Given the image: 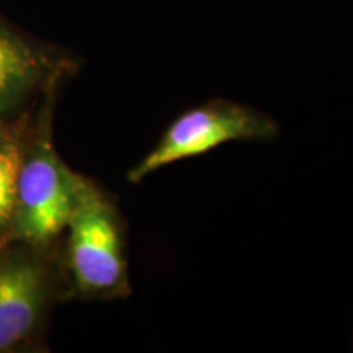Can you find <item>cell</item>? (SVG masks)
Here are the masks:
<instances>
[{
	"label": "cell",
	"instance_id": "1",
	"mask_svg": "<svg viewBox=\"0 0 353 353\" xmlns=\"http://www.w3.org/2000/svg\"><path fill=\"white\" fill-rule=\"evenodd\" d=\"M57 88L44 94L37 120L30 123L17 175L10 241L50 247L68 226L92 180L76 174L59 157L52 141V108Z\"/></svg>",
	"mask_w": 353,
	"mask_h": 353
},
{
	"label": "cell",
	"instance_id": "2",
	"mask_svg": "<svg viewBox=\"0 0 353 353\" xmlns=\"http://www.w3.org/2000/svg\"><path fill=\"white\" fill-rule=\"evenodd\" d=\"M65 229L64 268L70 291L87 299L128 296L131 288L120 213L94 182Z\"/></svg>",
	"mask_w": 353,
	"mask_h": 353
},
{
	"label": "cell",
	"instance_id": "3",
	"mask_svg": "<svg viewBox=\"0 0 353 353\" xmlns=\"http://www.w3.org/2000/svg\"><path fill=\"white\" fill-rule=\"evenodd\" d=\"M278 134L276 121L259 110L228 100H211L175 118L156 148L128 172L131 183L183 159L203 156L232 141H267Z\"/></svg>",
	"mask_w": 353,
	"mask_h": 353
},
{
	"label": "cell",
	"instance_id": "4",
	"mask_svg": "<svg viewBox=\"0 0 353 353\" xmlns=\"http://www.w3.org/2000/svg\"><path fill=\"white\" fill-rule=\"evenodd\" d=\"M48 247L20 241L0 245V353L32 345L54 296Z\"/></svg>",
	"mask_w": 353,
	"mask_h": 353
},
{
	"label": "cell",
	"instance_id": "5",
	"mask_svg": "<svg viewBox=\"0 0 353 353\" xmlns=\"http://www.w3.org/2000/svg\"><path fill=\"white\" fill-rule=\"evenodd\" d=\"M79 70L61 48L30 37L0 15V118H19L26 105Z\"/></svg>",
	"mask_w": 353,
	"mask_h": 353
},
{
	"label": "cell",
	"instance_id": "6",
	"mask_svg": "<svg viewBox=\"0 0 353 353\" xmlns=\"http://www.w3.org/2000/svg\"><path fill=\"white\" fill-rule=\"evenodd\" d=\"M30 123L25 114L0 118V245L10 241L17 175L28 141Z\"/></svg>",
	"mask_w": 353,
	"mask_h": 353
}]
</instances>
